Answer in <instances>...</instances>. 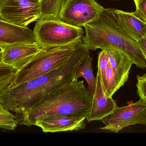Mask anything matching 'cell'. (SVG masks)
I'll list each match as a JSON object with an SVG mask.
<instances>
[{"label":"cell","instance_id":"obj_1","mask_svg":"<svg viewBox=\"0 0 146 146\" xmlns=\"http://www.w3.org/2000/svg\"><path fill=\"white\" fill-rule=\"evenodd\" d=\"M88 56L89 50L79 41L70 58L63 65L13 88L7 87L0 95V103L10 112L28 110L43 98L74 80L79 66Z\"/></svg>","mask_w":146,"mask_h":146},{"label":"cell","instance_id":"obj_2","mask_svg":"<svg viewBox=\"0 0 146 146\" xmlns=\"http://www.w3.org/2000/svg\"><path fill=\"white\" fill-rule=\"evenodd\" d=\"M93 96L87 91L84 81L74 79L71 83L43 98L28 110L15 114L18 125L34 126L36 121L50 115L73 116L86 119Z\"/></svg>","mask_w":146,"mask_h":146},{"label":"cell","instance_id":"obj_3","mask_svg":"<svg viewBox=\"0 0 146 146\" xmlns=\"http://www.w3.org/2000/svg\"><path fill=\"white\" fill-rule=\"evenodd\" d=\"M84 27L82 43L89 50L116 49L125 53L137 67L146 68V59L138 41L117 23L109 8L105 9L98 19Z\"/></svg>","mask_w":146,"mask_h":146},{"label":"cell","instance_id":"obj_4","mask_svg":"<svg viewBox=\"0 0 146 146\" xmlns=\"http://www.w3.org/2000/svg\"><path fill=\"white\" fill-rule=\"evenodd\" d=\"M33 31L37 43L45 50L81 41L84 36L81 27L54 18H40L36 22Z\"/></svg>","mask_w":146,"mask_h":146},{"label":"cell","instance_id":"obj_5","mask_svg":"<svg viewBox=\"0 0 146 146\" xmlns=\"http://www.w3.org/2000/svg\"><path fill=\"white\" fill-rule=\"evenodd\" d=\"M78 42L44 49L38 54L26 68L17 73L8 87H15L60 67L72 55Z\"/></svg>","mask_w":146,"mask_h":146},{"label":"cell","instance_id":"obj_6","mask_svg":"<svg viewBox=\"0 0 146 146\" xmlns=\"http://www.w3.org/2000/svg\"><path fill=\"white\" fill-rule=\"evenodd\" d=\"M104 9L95 0H66L59 18L67 24L82 27L98 19Z\"/></svg>","mask_w":146,"mask_h":146},{"label":"cell","instance_id":"obj_7","mask_svg":"<svg viewBox=\"0 0 146 146\" xmlns=\"http://www.w3.org/2000/svg\"><path fill=\"white\" fill-rule=\"evenodd\" d=\"M41 3L38 0H3L0 9V19L27 27L41 18Z\"/></svg>","mask_w":146,"mask_h":146},{"label":"cell","instance_id":"obj_8","mask_svg":"<svg viewBox=\"0 0 146 146\" xmlns=\"http://www.w3.org/2000/svg\"><path fill=\"white\" fill-rule=\"evenodd\" d=\"M105 126L101 130L117 133L126 127L146 124V101L140 99L123 107H117L110 116L102 120Z\"/></svg>","mask_w":146,"mask_h":146},{"label":"cell","instance_id":"obj_9","mask_svg":"<svg viewBox=\"0 0 146 146\" xmlns=\"http://www.w3.org/2000/svg\"><path fill=\"white\" fill-rule=\"evenodd\" d=\"M1 62L18 72L26 68L38 54L43 50L37 43H24L0 46Z\"/></svg>","mask_w":146,"mask_h":146},{"label":"cell","instance_id":"obj_10","mask_svg":"<svg viewBox=\"0 0 146 146\" xmlns=\"http://www.w3.org/2000/svg\"><path fill=\"white\" fill-rule=\"evenodd\" d=\"M86 119L66 115H50L36 121L34 126L42 129L44 133L79 131L84 129Z\"/></svg>","mask_w":146,"mask_h":146},{"label":"cell","instance_id":"obj_11","mask_svg":"<svg viewBox=\"0 0 146 146\" xmlns=\"http://www.w3.org/2000/svg\"><path fill=\"white\" fill-rule=\"evenodd\" d=\"M116 102L112 97H108L104 92L100 75L97 73L96 88L93 96L92 107L86 120L92 121H102L111 115L117 108Z\"/></svg>","mask_w":146,"mask_h":146},{"label":"cell","instance_id":"obj_12","mask_svg":"<svg viewBox=\"0 0 146 146\" xmlns=\"http://www.w3.org/2000/svg\"><path fill=\"white\" fill-rule=\"evenodd\" d=\"M33 31L27 27L19 26L0 19V46L36 43Z\"/></svg>","mask_w":146,"mask_h":146},{"label":"cell","instance_id":"obj_13","mask_svg":"<svg viewBox=\"0 0 146 146\" xmlns=\"http://www.w3.org/2000/svg\"><path fill=\"white\" fill-rule=\"evenodd\" d=\"M110 67L116 86L119 90L127 82L129 78L133 62L121 51L115 49L106 50Z\"/></svg>","mask_w":146,"mask_h":146},{"label":"cell","instance_id":"obj_14","mask_svg":"<svg viewBox=\"0 0 146 146\" xmlns=\"http://www.w3.org/2000/svg\"><path fill=\"white\" fill-rule=\"evenodd\" d=\"M117 23L130 37L138 41L146 35V23L135 17L132 13L109 8Z\"/></svg>","mask_w":146,"mask_h":146},{"label":"cell","instance_id":"obj_15","mask_svg":"<svg viewBox=\"0 0 146 146\" xmlns=\"http://www.w3.org/2000/svg\"><path fill=\"white\" fill-rule=\"evenodd\" d=\"M92 60V57L88 56L83 61L76 70L74 79H78L80 77L84 78L88 85L87 91L93 96L96 90V77L94 76L93 71Z\"/></svg>","mask_w":146,"mask_h":146},{"label":"cell","instance_id":"obj_16","mask_svg":"<svg viewBox=\"0 0 146 146\" xmlns=\"http://www.w3.org/2000/svg\"><path fill=\"white\" fill-rule=\"evenodd\" d=\"M65 1L66 0H42L41 3L40 18L60 19V12Z\"/></svg>","mask_w":146,"mask_h":146},{"label":"cell","instance_id":"obj_17","mask_svg":"<svg viewBox=\"0 0 146 146\" xmlns=\"http://www.w3.org/2000/svg\"><path fill=\"white\" fill-rule=\"evenodd\" d=\"M18 71L12 67L0 63V95L9 87Z\"/></svg>","mask_w":146,"mask_h":146},{"label":"cell","instance_id":"obj_18","mask_svg":"<svg viewBox=\"0 0 146 146\" xmlns=\"http://www.w3.org/2000/svg\"><path fill=\"white\" fill-rule=\"evenodd\" d=\"M17 125L15 115L4 109L0 103V129L13 130Z\"/></svg>","mask_w":146,"mask_h":146},{"label":"cell","instance_id":"obj_19","mask_svg":"<svg viewBox=\"0 0 146 146\" xmlns=\"http://www.w3.org/2000/svg\"><path fill=\"white\" fill-rule=\"evenodd\" d=\"M137 93L140 98L146 101V74L137 75Z\"/></svg>","mask_w":146,"mask_h":146},{"label":"cell","instance_id":"obj_20","mask_svg":"<svg viewBox=\"0 0 146 146\" xmlns=\"http://www.w3.org/2000/svg\"><path fill=\"white\" fill-rule=\"evenodd\" d=\"M136 8L135 12H132L133 14L146 23V0H142Z\"/></svg>","mask_w":146,"mask_h":146},{"label":"cell","instance_id":"obj_21","mask_svg":"<svg viewBox=\"0 0 146 146\" xmlns=\"http://www.w3.org/2000/svg\"><path fill=\"white\" fill-rule=\"evenodd\" d=\"M138 42L146 59V35Z\"/></svg>","mask_w":146,"mask_h":146},{"label":"cell","instance_id":"obj_22","mask_svg":"<svg viewBox=\"0 0 146 146\" xmlns=\"http://www.w3.org/2000/svg\"><path fill=\"white\" fill-rule=\"evenodd\" d=\"M134 1L135 3V7H136L138 6V5H139V3L142 0H133Z\"/></svg>","mask_w":146,"mask_h":146},{"label":"cell","instance_id":"obj_23","mask_svg":"<svg viewBox=\"0 0 146 146\" xmlns=\"http://www.w3.org/2000/svg\"><path fill=\"white\" fill-rule=\"evenodd\" d=\"M1 56H2V53L1 51H0V63L1 62Z\"/></svg>","mask_w":146,"mask_h":146},{"label":"cell","instance_id":"obj_24","mask_svg":"<svg viewBox=\"0 0 146 146\" xmlns=\"http://www.w3.org/2000/svg\"><path fill=\"white\" fill-rule=\"evenodd\" d=\"M3 0H0V9H1V6L2 3L3 2Z\"/></svg>","mask_w":146,"mask_h":146},{"label":"cell","instance_id":"obj_25","mask_svg":"<svg viewBox=\"0 0 146 146\" xmlns=\"http://www.w3.org/2000/svg\"><path fill=\"white\" fill-rule=\"evenodd\" d=\"M38 1H39L40 2H41L42 1V0H38Z\"/></svg>","mask_w":146,"mask_h":146},{"label":"cell","instance_id":"obj_26","mask_svg":"<svg viewBox=\"0 0 146 146\" xmlns=\"http://www.w3.org/2000/svg\"><path fill=\"white\" fill-rule=\"evenodd\" d=\"M113 1H119V0H113Z\"/></svg>","mask_w":146,"mask_h":146}]
</instances>
